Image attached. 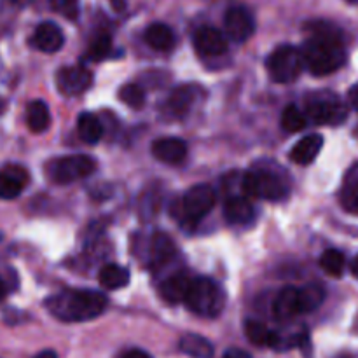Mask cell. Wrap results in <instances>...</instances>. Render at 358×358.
Instances as JSON below:
<instances>
[{
    "label": "cell",
    "mask_w": 358,
    "mask_h": 358,
    "mask_svg": "<svg viewBox=\"0 0 358 358\" xmlns=\"http://www.w3.org/2000/svg\"><path fill=\"white\" fill-rule=\"evenodd\" d=\"M311 35L304 42L303 56L313 76H329L345 65L346 49L341 34L331 23L311 24Z\"/></svg>",
    "instance_id": "6da1fadb"
},
{
    "label": "cell",
    "mask_w": 358,
    "mask_h": 358,
    "mask_svg": "<svg viewBox=\"0 0 358 358\" xmlns=\"http://www.w3.org/2000/svg\"><path fill=\"white\" fill-rule=\"evenodd\" d=\"M45 308L62 322H87L107 310V297L96 290H63L49 297Z\"/></svg>",
    "instance_id": "7a4b0ae2"
},
{
    "label": "cell",
    "mask_w": 358,
    "mask_h": 358,
    "mask_svg": "<svg viewBox=\"0 0 358 358\" xmlns=\"http://www.w3.org/2000/svg\"><path fill=\"white\" fill-rule=\"evenodd\" d=\"M185 306L192 313L203 318H215L222 313L226 296L219 283L210 278H194L192 280L189 292L185 296Z\"/></svg>",
    "instance_id": "3957f363"
},
{
    "label": "cell",
    "mask_w": 358,
    "mask_h": 358,
    "mask_svg": "<svg viewBox=\"0 0 358 358\" xmlns=\"http://www.w3.org/2000/svg\"><path fill=\"white\" fill-rule=\"evenodd\" d=\"M241 192L250 198L280 201L289 194V184L275 171L252 170L241 175Z\"/></svg>",
    "instance_id": "277c9868"
},
{
    "label": "cell",
    "mask_w": 358,
    "mask_h": 358,
    "mask_svg": "<svg viewBox=\"0 0 358 358\" xmlns=\"http://www.w3.org/2000/svg\"><path fill=\"white\" fill-rule=\"evenodd\" d=\"M266 66H268L269 77L275 83L289 84L294 83L303 73L306 63H304V56L301 49L285 44L280 45L271 52V56L266 62Z\"/></svg>",
    "instance_id": "5b68a950"
},
{
    "label": "cell",
    "mask_w": 358,
    "mask_h": 358,
    "mask_svg": "<svg viewBox=\"0 0 358 358\" xmlns=\"http://www.w3.org/2000/svg\"><path fill=\"white\" fill-rule=\"evenodd\" d=\"M94 170H96V163L93 157L76 154V156H63L49 161L45 166V175L55 184L66 185L90 177Z\"/></svg>",
    "instance_id": "8992f818"
},
{
    "label": "cell",
    "mask_w": 358,
    "mask_h": 358,
    "mask_svg": "<svg viewBox=\"0 0 358 358\" xmlns=\"http://www.w3.org/2000/svg\"><path fill=\"white\" fill-rule=\"evenodd\" d=\"M213 205H215V192H213V189L205 184L194 185L175 205L178 222H187L191 226H196L203 217L212 212Z\"/></svg>",
    "instance_id": "52a82bcc"
},
{
    "label": "cell",
    "mask_w": 358,
    "mask_h": 358,
    "mask_svg": "<svg viewBox=\"0 0 358 358\" xmlns=\"http://www.w3.org/2000/svg\"><path fill=\"white\" fill-rule=\"evenodd\" d=\"M306 115L315 124H341L348 108L332 93H315L306 101Z\"/></svg>",
    "instance_id": "ba28073f"
},
{
    "label": "cell",
    "mask_w": 358,
    "mask_h": 358,
    "mask_svg": "<svg viewBox=\"0 0 358 358\" xmlns=\"http://www.w3.org/2000/svg\"><path fill=\"white\" fill-rule=\"evenodd\" d=\"M224 28L234 42H247L255 31V20L245 6H231L224 16Z\"/></svg>",
    "instance_id": "9c48e42d"
},
{
    "label": "cell",
    "mask_w": 358,
    "mask_h": 358,
    "mask_svg": "<svg viewBox=\"0 0 358 358\" xmlns=\"http://www.w3.org/2000/svg\"><path fill=\"white\" fill-rule=\"evenodd\" d=\"M93 83V76L86 66H63L56 73V84L58 90L65 96H76L83 94L84 91L90 90Z\"/></svg>",
    "instance_id": "30bf717a"
},
{
    "label": "cell",
    "mask_w": 358,
    "mask_h": 358,
    "mask_svg": "<svg viewBox=\"0 0 358 358\" xmlns=\"http://www.w3.org/2000/svg\"><path fill=\"white\" fill-rule=\"evenodd\" d=\"M28 185V171L20 164L0 168V199H14Z\"/></svg>",
    "instance_id": "8fae6325"
},
{
    "label": "cell",
    "mask_w": 358,
    "mask_h": 358,
    "mask_svg": "<svg viewBox=\"0 0 358 358\" xmlns=\"http://www.w3.org/2000/svg\"><path fill=\"white\" fill-rule=\"evenodd\" d=\"M194 48L199 55L208 58L222 56L227 51V37L217 28L203 27L194 34Z\"/></svg>",
    "instance_id": "7c38bea8"
},
{
    "label": "cell",
    "mask_w": 358,
    "mask_h": 358,
    "mask_svg": "<svg viewBox=\"0 0 358 358\" xmlns=\"http://www.w3.org/2000/svg\"><path fill=\"white\" fill-rule=\"evenodd\" d=\"M245 334H247L248 341L255 346H268V348L275 350H285L290 348V341L283 339L278 332L271 331L266 327L264 324L257 320H247L245 322Z\"/></svg>",
    "instance_id": "4fadbf2b"
},
{
    "label": "cell",
    "mask_w": 358,
    "mask_h": 358,
    "mask_svg": "<svg viewBox=\"0 0 358 358\" xmlns=\"http://www.w3.org/2000/svg\"><path fill=\"white\" fill-rule=\"evenodd\" d=\"M31 44L42 52H56L63 48L65 44V35H63L62 28L52 21H44L38 24L31 37Z\"/></svg>",
    "instance_id": "5bb4252c"
},
{
    "label": "cell",
    "mask_w": 358,
    "mask_h": 358,
    "mask_svg": "<svg viewBox=\"0 0 358 358\" xmlns=\"http://www.w3.org/2000/svg\"><path fill=\"white\" fill-rule=\"evenodd\" d=\"M150 150L157 161L166 164H178L187 157V143L180 138H159Z\"/></svg>",
    "instance_id": "9a60e30c"
},
{
    "label": "cell",
    "mask_w": 358,
    "mask_h": 358,
    "mask_svg": "<svg viewBox=\"0 0 358 358\" xmlns=\"http://www.w3.org/2000/svg\"><path fill=\"white\" fill-rule=\"evenodd\" d=\"M303 311H301L299 289H296V287H285L283 290H280L275 303H273V315L278 320H290V318L297 317Z\"/></svg>",
    "instance_id": "2e32d148"
},
{
    "label": "cell",
    "mask_w": 358,
    "mask_h": 358,
    "mask_svg": "<svg viewBox=\"0 0 358 358\" xmlns=\"http://www.w3.org/2000/svg\"><path fill=\"white\" fill-rule=\"evenodd\" d=\"M191 283L192 280L189 278L185 273H175V275H171L170 278H166L163 283H161L159 296L170 304L184 303Z\"/></svg>",
    "instance_id": "e0dca14e"
},
{
    "label": "cell",
    "mask_w": 358,
    "mask_h": 358,
    "mask_svg": "<svg viewBox=\"0 0 358 358\" xmlns=\"http://www.w3.org/2000/svg\"><path fill=\"white\" fill-rule=\"evenodd\" d=\"M177 254V247H175V241L171 240L168 234L164 233H156L150 238V247H149V261L152 268H161L166 262H170L171 259Z\"/></svg>",
    "instance_id": "ac0fdd59"
},
{
    "label": "cell",
    "mask_w": 358,
    "mask_h": 358,
    "mask_svg": "<svg viewBox=\"0 0 358 358\" xmlns=\"http://www.w3.org/2000/svg\"><path fill=\"white\" fill-rule=\"evenodd\" d=\"M196 96H198V87L185 84V86H178L171 91L170 98L166 101L168 112L175 117H184L194 105Z\"/></svg>",
    "instance_id": "d6986e66"
},
{
    "label": "cell",
    "mask_w": 358,
    "mask_h": 358,
    "mask_svg": "<svg viewBox=\"0 0 358 358\" xmlns=\"http://www.w3.org/2000/svg\"><path fill=\"white\" fill-rule=\"evenodd\" d=\"M322 147H324V138L322 135H308L304 138H301L296 145L290 150V159L297 164H310L317 159V156L320 154Z\"/></svg>",
    "instance_id": "ffe728a7"
},
{
    "label": "cell",
    "mask_w": 358,
    "mask_h": 358,
    "mask_svg": "<svg viewBox=\"0 0 358 358\" xmlns=\"http://www.w3.org/2000/svg\"><path fill=\"white\" fill-rule=\"evenodd\" d=\"M255 215V208L247 196H233L224 205V217L229 224H248Z\"/></svg>",
    "instance_id": "44dd1931"
},
{
    "label": "cell",
    "mask_w": 358,
    "mask_h": 358,
    "mask_svg": "<svg viewBox=\"0 0 358 358\" xmlns=\"http://www.w3.org/2000/svg\"><path fill=\"white\" fill-rule=\"evenodd\" d=\"M143 38L156 51H171L175 48V44H177L175 31L164 23L149 24L145 34H143Z\"/></svg>",
    "instance_id": "7402d4cb"
},
{
    "label": "cell",
    "mask_w": 358,
    "mask_h": 358,
    "mask_svg": "<svg viewBox=\"0 0 358 358\" xmlns=\"http://www.w3.org/2000/svg\"><path fill=\"white\" fill-rule=\"evenodd\" d=\"M77 131H79V136L83 142L94 145L103 136V126H101L100 119L96 115L91 114V112H84L77 119Z\"/></svg>",
    "instance_id": "603a6c76"
},
{
    "label": "cell",
    "mask_w": 358,
    "mask_h": 358,
    "mask_svg": "<svg viewBox=\"0 0 358 358\" xmlns=\"http://www.w3.org/2000/svg\"><path fill=\"white\" fill-rule=\"evenodd\" d=\"M178 348L191 358H212L213 346L208 339L198 334H185L178 343Z\"/></svg>",
    "instance_id": "cb8c5ba5"
},
{
    "label": "cell",
    "mask_w": 358,
    "mask_h": 358,
    "mask_svg": "<svg viewBox=\"0 0 358 358\" xmlns=\"http://www.w3.org/2000/svg\"><path fill=\"white\" fill-rule=\"evenodd\" d=\"M27 124L34 133H42L51 124V114L42 100H34L27 107Z\"/></svg>",
    "instance_id": "d4e9b609"
},
{
    "label": "cell",
    "mask_w": 358,
    "mask_h": 358,
    "mask_svg": "<svg viewBox=\"0 0 358 358\" xmlns=\"http://www.w3.org/2000/svg\"><path fill=\"white\" fill-rule=\"evenodd\" d=\"M98 280H100V285L103 287V289L117 290L128 285L129 271L126 268H122V266L107 264L101 268Z\"/></svg>",
    "instance_id": "484cf974"
},
{
    "label": "cell",
    "mask_w": 358,
    "mask_h": 358,
    "mask_svg": "<svg viewBox=\"0 0 358 358\" xmlns=\"http://www.w3.org/2000/svg\"><path fill=\"white\" fill-rule=\"evenodd\" d=\"M299 297H301V311L303 313H311V311L317 310L325 299V290L324 287L318 285V283H310V285L299 289Z\"/></svg>",
    "instance_id": "4316f807"
},
{
    "label": "cell",
    "mask_w": 358,
    "mask_h": 358,
    "mask_svg": "<svg viewBox=\"0 0 358 358\" xmlns=\"http://www.w3.org/2000/svg\"><path fill=\"white\" fill-rule=\"evenodd\" d=\"M308 115L301 112L296 105H287L282 114V128L289 133H297L306 128Z\"/></svg>",
    "instance_id": "83f0119b"
},
{
    "label": "cell",
    "mask_w": 358,
    "mask_h": 358,
    "mask_svg": "<svg viewBox=\"0 0 358 358\" xmlns=\"http://www.w3.org/2000/svg\"><path fill=\"white\" fill-rule=\"evenodd\" d=\"M345 266H346V259L339 250L331 248V250H325L324 254H322L320 268L324 269L327 275L336 276V278H338V276H341L343 271H345Z\"/></svg>",
    "instance_id": "f1b7e54d"
},
{
    "label": "cell",
    "mask_w": 358,
    "mask_h": 358,
    "mask_svg": "<svg viewBox=\"0 0 358 358\" xmlns=\"http://www.w3.org/2000/svg\"><path fill=\"white\" fill-rule=\"evenodd\" d=\"M112 55V38L110 35H98L87 48V58L91 62H101V59L110 58Z\"/></svg>",
    "instance_id": "f546056e"
},
{
    "label": "cell",
    "mask_w": 358,
    "mask_h": 358,
    "mask_svg": "<svg viewBox=\"0 0 358 358\" xmlns=\"http://www.w3.org/2000/svg\"><path fill=\"white\" fill-rule=\"evenodd\" d=\"M119 98L131 108H142L145 103V91L138 84H126L119 91Z\"/></svg>",
    "instance_id": "4dcf8cb0"
},
{
    "label": "cell",
    "mask_w": 358,
    "mask_h": 358,
    "mask_svg": "<svg viewBox=\"0 0 358 358\" xmlns=\"http://www.w3.org/2000/svg\"><path fill=\"white\" fill-rule=\"evenodd\" d=\"M49 6L66 20H77L79 16V0H49Z\"/></svg>",
    "instance_id": "1f68e13d"
},
{
    "label": "cell",
    "mask_w": 358,
    "mask_h": 358,
    "mask_svg": "<svg viewBox=\"0 0 358 358\" xmlns=\"http://www.w3.org/2000/svg\"><path fill=\"white\" fill-rule=\"evenodd\" d=\"M341 205L348 213L358 215V180L346 185L341 192Z\"/></svg>",
    "instance_id": "d6a6232c"
},
{
    "label": "cell",
    "mask_w": 358,
    "mask_h": 358,
    "mask_svg": "<svg viewBox=\"0 0 358 358\" xmlns=\"http://www.w3.org/2000/svg\"><path fill=\"white\" fill-rule=\"evenodd\" d=\"M121 358H152L149 353H145L143 350H128L126 353H122Z\"/></svg>",
    "instance_id": "836d02e7"
},
{
    "label": "cell",
    "mask_w": 358,
    "mask_h": 358,
    "mask_svg": "<svg viewBox=\"0 0 358 358\" xmlns=\"http://www.w3.org/2000/svg\"><path fill=\"white\" fill-rule=\"evenodd\" d=\"M224 358H252V357L248 355L247 352H243V350L231 348V350H227L226 355H224Z\"/></svg>",
    "instance_id": "e575fe53"
},
{
    "label": "cell",
    "mask_w": 358,
    "mask_h": 358,
    "mask_svg": "<svg viewBox=\"0 0 358 358\" xmlns=\"http://www.w3.org/2000/svg\"><path fill=\"white\" fill-rule=\"evenodd\" d=\"M348 98H350V103L353 105V108H355V110H358V84H355V86H353L352 90H350Z\"/></svg>",
    "instance_id": "d590c367"
},
{
    "label": "cell",
    "mask_w": 358,
    "mask_h": 358,
    "mask_svg": "<svg viewBox=\"0 0 358 358\" xmlns=\"http://www.w3.org/2000/svg\"><path fill=\"white\" fill-rule=\"evenodd\" d=\"M34 358H58V355H56V352H52V350H44V352H41Z\"/></svg>",
    "instance_id": "8d00e7d4"
},
{
    "label": "cell",
    "mask_w": 358,
    "mask_h": 358,
    "mask_svg": "<svg viewBox=\"0 0 358 358\" xmlns=\"http://www.w3.org/2000/svg\"><path fill=\"white\" fill-rule=\"evenodd\" d=\"M6 294H7V289H6V283L2 282V280H0V301L3 299V297H6Z\"/></svg>",
    "instance_id": "74e56055"
},
{
    "label": "cell",
    "mask_w": 358,
    "mask_h": 358,
    "mask_svg": "<svg viewBox=\"0 0 358 358\" xmlns=\"http://www.w3.org/2000/svg\"><path fill=\"white\" fill-rule=\"evenodd\" d=\"M352 271H353V275L358 278V257H355V261L352 262Z\"/></svg>",
    "instance_id": "f35d334b"
},
{
    "label": "cell",
    "mask_w": 358,
    "mask_h": 358,
    "mask_svg": "<svg viewBox=\"0 0 358 358\" xmlns=\"http://www.w3.org/2000/svg\"><path fill=\"white\" fill-rule=\"evenodd\" d=\"M112 3H114L115 7H117V9H121L122 6H124V0H110Z\"/></svg>",
    "instance_id": "ab89813d"
},
{
    "label": "cell",
    "mask_w": 358,
    "mask_h": 358,
    "mask_svg": "<svg viewBox=\"0 0 358 358\" xmlns=\"http://www.w3.org/2000/svg\"><path fill=\"white\" fill-rule=\"evenodd\" d=\"M3 108H6V103H3V100H2V98H0V114H2V112H3Z\"/></svg>",
    "instance_id": "60d3db41"
},
{
    "label": "cell",
    "mask_w": 358,
    "mask_h": 358,
    "mask_svg": "<svg viewBox=\"0 0 358 358\" xmlns=\"http://www.w3.org/2000/svg\"><path fill=\"white\" fill-rule=\"evenodd\" d=\"M13 2L14 3H21V2H23V0H13Z\"/></svg>",
    "instance_id": "b9f144b4"
}]
</instances>
